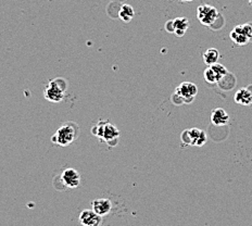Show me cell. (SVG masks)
<instances>
[{
	"label": "cell",
	"instance_id": "obj_8",
	"mask_svg": "<svg viewBox=\"0 0 252 226\" xmlns=\"http://www.w3.org/2000/svg\"><path fill=\"white\" fill-rule=\"evenodd\" d=\"M79 222L83 226H100L102 223V216L98 215L93 210H84L78 216Z\"/></svg>",
	"mask_w": 252,
	"mask_h": 226
},
{
	"label": "cell",
	"instance_id": "obj_5",
	"mask_svg": "<svg viewBox=\"0 0 252 226\" xmlns=\"http://www.w3.org/2000/svg\"><path fill=\"white\" fill-rule=\"evenodd\" d=\"M57 178L60 181V189L64 190L68 188H76L79 186L80 184V175L79 173L74 169H65L64 171L57 176Z\"/></svg>",
	"mask_w": 252,
	"mask_h": 226
},
{
	"label": "cell",
	"instance_id": "obj_3",
	"mask_svg": "<svg viewBox=\"0 0 252 226\" xmlns=\"http://www.w3.org/2000/svg\"><path fill=\"white\" fill-rule=\"evenodd\" d=\"M68 89V82L62 77L51 79L44 91V97L54 103L61 102L64 99V93Z\"/></svg>",
	"mask_w": 252,
	"mask_h": 226
},
{
	"label": "cell",
	"instance_id": "obj_22",
	"mask_svg": "<svg viewBox=\"0 0 252 226\" xmlns=\"http://www.w3.org/2000/svg\"><path fill=\"white\" fill-rule=\"evenodd\" d=\"M249 3L251 4V6H252V0H249Z\"/></svg>",
	"mask_w": 252,
	"mask_h": 226
},
{
	"label": "cell",
	"instance_id": "obj_4",
	"mask_svg": "<svg viewBox=\"0 0 252 226\" xmlns=\"http://www.w3.org/2000/svg\"><path fill=\"white\" fill-rule=\"evenodd\" d=\"M198 94V87L196 84L192 82H184L176 88V92L173 94L172 101L176 105L190 103L194 101V97Z\"/></svg>",
	"mask_w": 252,
	"mask_h": 226
},
{
	"label": "cell",
	"instance_id": "obj_6",
	"mask_svg": "<svg viewBox=\"0 0 252 226\" xmlns=\"http://www.w3.org/2000/svg\"><path fill=\"white\" fill-rule=\"evenodd\" d=\"M252 37V26L250 24L237 25L231 33V39L238 46L247 45Z\"/></svg>",
	"mask_w": 252,
	"mask_h": 226
},
{
	"label": "cell",
	"instance_id": "obj_21",
	"mask_svg": "<svg viewBox=\"0 0 252 226\" xmlns=\"http://www.w3.org/2000/svg\"><path fill=\"white\" fill-rule=\"evenodd\" d=\"M179 1H186V2H188V1H193V0H179Z\"/></svg>",
	"mask_w": 252,
	"mask_h": 226
},
{
	"label": "cell",
	"instance_id": "obj_14",
	"mask_svg": "<svg viewBox=\"0 0 252 226\" xmlns=\"http://www.w3.org/2000/svg\"><path fill=\"white\" fill-rule=\"evenodd\" d=\"M135 16L134 8L130 4H123L121 7L120 11H118V17H120L121 20L123 22H131L133 20V18Z\"/></svg>",
	"mask_w": 252,
	"mask_h": 226
},
{
	"label": "cell",
	"instance_id": "obj_12",
	"mask_svg": "<svg viewBox=\"0 0 252 226\" xmlns=\"http://www.w3.org/2000/svg\"><path fill=\"white\" fill-rule=\"evenodd\" d=\"M174 23V34L177 37H183L188 30L189 22L186 18H176L173 20Z\"/></svg>",
	"mask_w": 252,
	"mask_h": 226
},
{
	"label": "cell",
	"instance_id": "obj_7",
	"mask_svg": "<svg viewBox=\"0 0 252 226\" xmlns=\"http://www.w3.org/2000/svg\"><path fill=\"white\" fill-rule=\"evenodd\" d=\"M218 12L214 7L209 4H201L197 9V18L204 26H211L216 21Z\"/></svg>",
	"mask_w": 252,
	"mask_h": 226
},
{
	"label": "cell",
	"instance_id": "obj_1",
	"mask_svg": "<svg viewBox=\"0 0 252 226\" xmlns=\"http://www.w3.org/2000/svg\"><path fill=\"white\" fill-rule=\"evenodd\" d=\"M92 133L109 146L116 145L120 137V131L117 127L108 121H99L92 129Z\"/></svg>",
	"mask_w": 252,
	"mask_h": 226
},
{
	"label": "cell",
	"instance_id": "obj_19",
	"mask_svg": "<svg viewBox=\"0 0 252 226\" xmlns=\"http://www.w3.org/2000/svg\"><path fill=\"white\" fill-rule=\"evenodd\" d=\"M182 143L186 146H190L192 145V140H190L189 134H188V130L184 131L182 133Z\"/></svg>",
	"mask_w": 252,
	"mask_h": 226
},
{
	"label": "cell",
	"instance_id": "obj_16",
	"mask_svg": "<svg viewBox=\"0 0 252 226\" xmlns=\"http://www.w3.org/2000/svg\"><path fill=\"white\" fill-rule=\"evenodd\" d=\"M203 76H204V79H206V82L209 84L217 83V77L214 73V71L212 70L211 67L206 69V71H204V73H203Z\"/></svg>",
	"mask_w": 252,
	"mask_h": 226
},
{
	"label": "cell",
	"instance_id": "obj_11",
	"mask_svg": "<svg viewBox=\"0 0 252 226\" xmlns=\"http://www.w3.org/2000/svg\"><path fill=\"white\" fill-rule=\"evenodd\" d=\"M234 100L241 106H249L252 103V93L248 88H241L235 94Z\"/></svg>",
	"mask_w": 252,
	"mask_h": 226
},
{
	"label": "cell",
	"instance_id": "obj_13",
	"mask_svg": "<svg viewBox=\"0 0 252 226\" xmlns=\"http://www.w3.org/2000/svg\"><path fill=\"white\" fill-rule=\"evenodd\" d=\"M202 58L204 63H206L208 67H211V65L217 63L218 59H220V53H218V50L215 48H209L203 53Z\"/></svg>",
	"mask_w": 252,
	"mask_h": 226
},
{
	"label": "cell",
	"instance_id": "obj_20",
	"mask_svg": "<svg viewBox=\"0 0 252 226\" xmlns=\"http://www.w3.org/2000/svg\"><path fill=\"white\" fill-rule=\"evenodd\" d=\"M165 30L166 32L169 33H172V34H174V23H173V20H170L165 23Z\"/></svg>",
	"mask_w": 252,
	"mask_h": 226
},
{
	"label": "cell",
	"instance_id": "obj_2",
	"mask_svg": "<svg viewBox=\"0 0 252 226\" xmlns=\"http://www.w3.org/2000/svg\"><path fill=\"white\" fill-rule=\"evenodd\" d=\"M78 125L75 122H66L65 124L59 127L58 131L52 136L51 141L61 147H66L78 137Z\"/></svg>",
	"mask_w": 252,
	"mask_h": 226
},
{
	"label": "cell",
	"instance_id": "obj_10",
	"mask_svg": "<svg viewBox=\"0 0 252 226\" xmlns=\"http://www.w3.org/2000/svg\"><path fill=\"white\" fill-rule=\"evenodd\" d=\"M211 122L215 126H224L230 122V115L222 108H216L211 113Z\"/></svg>",
	"mask_w": 252,
	"mask_h": 226
},
{
	"label": "cell",
	"instance_id": "obj_15",
	"mask_svg": "<svg viewBox=\"0 0 252 226\" xmlns=\"http://www.w3.org/2000/svg\"><path fill=\"white\" fill-rule=\"evenodd\" d=\"M211 68H212V70L214 71V73H215V75H216V77H217V83L221 81V79L225 76V75L228 73V71H227V69L224 67V65H222V64H220V63H215V64H213V65H211Z\"/></svg>",
	"mask_w": 252,
	"mask_h": 226
},
{
	"label": "cell",
	"instance_id": "obj_9",
	"mask_svg": "<svg viewBox=\"0 0 252 226\" xmlns=\"http://www.w3.org/2000/svg\"><path fill=\"white\" fill-rule=\"evenodd\" d=\"M92 208H93V211L96 212L98 215L104 216L111 212L112 204L109 199L101 198V199H95L92 202Z\"/></svg>",
	"mask_w": 252,
	"mask_h": 226
},
{
	"label": "cell",
	"instance_id": "obj_17",
	"mask_svg": "<svg viewBox=\"0 0 252 226\" xmlns=\"http://www.w3.org/2000/svg\"><path fill=\"white\" fill-rule=\"evenodd\" d=\"M201 130L199 129H192V130H188V134H189V137H190V140H192V146H194L196 145V141L198 139L199 136H200L201 134Z\"/></svg>",
	"mask_w": 252,
	"mask_h": 226
},
{
	"label": "cell",
	"instance_id": "obj_18",
	"mask_svg": "<svg viewBox=\"0 0 252 226\" xmlns=\"http://www.w3.org/2000/svg\"><path fill=\"white\" fill-rule=\"evenodd\" d=\"M206 141H207V135H206V133H204V132L202 131L200 136H199L197 141H196V145H194V146H198V147H201V146H203L204 144H206Z\"/></svg>",
	"mask_w": 252,
	"mask_h": 226
}]
</instances>
